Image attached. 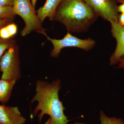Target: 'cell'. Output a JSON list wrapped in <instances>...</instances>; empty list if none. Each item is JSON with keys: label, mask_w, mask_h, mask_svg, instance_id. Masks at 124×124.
Masks as SVG:
<instances>
[{"label": "cell", "mask_w": 124, "mask_h": 124, "mask_svg": "<svg viewBox=\"0 0 124 124\" xmlns=\"http://www.w3.org/2000/svg\"><path fill=\"white\" fill-rule=\"evenodd\" d=\"M117 3H120V4H122V3L124 2V0H116Z\"/></svg>", "instance_id": "obj_23"}, {"label": "cell", "mask_w": 124, "mask_h": 124, "mask_svg": "<svg viewBox=\"0 0 124 124\" xmlns=\"http://www.w3.org/2000/svg\"><path fill=\"white\" fill-rule=\"evenodd\" d=\"M6 26L0 29V38L3 39L8 40L11 39L12 37Z\"/></svg>", "instance_id": "obj_15"}, {"label": "cell", "mask_w": 124, "mask_h": 124, "mask_svg": "<svg viewBox=\"0 0 124 124\" xmlns=\"http://www.w3.org/2000/svg\"><path fill=\"white\" fill-rule=\"evenodd\" d=\"M26 121L18 107L0 104V124H24Z\"/></svg>", "instance_id": "obj_8"}, {"label": "cell", "mask_w": 124, "mask_h": 124, "mask_svg": "<svg viewBox=\"0 0 124 124\" xmlns=\"http://www.w3.org/2000/svg\"><path fill=\"white\" fill-rule=\"evenodd\" d=\"M62 0H46L44 5L36 11L37 14L41 22L43 23L48 18L52 22L58 6Z\"/></svg>", "instance_id": "obj_9"}, {"label": "cell", "mask_w": 124, "mask_h": 124, "mask_svg": "<svg viewBox=\"0 0 124 124\" xmlns=\"http://www.w3.org/2000/svg\"><path fill=\"white\" fill-rule=\"evenodd\" d=\"M13 8L15 14L19 16L24 21L25 26L20 32L22 36H26L33 31L45 37L47 35L46 29L42 26L30 0H15Z\"/></svg>", "instance_id": "obj_3"}, {"label": "cell", "mask_w": 124, "mask_h": 124, "mask_svg": "<svg viewBox=\"0 0 124 124\" xmlns=\"http://www.w3.org/2000/svg\"><path fill=\"white\" fill-rule=\"evenodd\" d=\"M73 124H85V123H82V122H76V121H75L74 122V123Z\"/></svg>", "instance_id": "obj_24"}, {"label": "cell", "mask_w": 124, "mask_h": 124, "mask_svg": "<svg viewBox=\"0 0 124 124\" xmlns=\"http://www.w3.org/2000/svg\"><path fill=\"white\" fill-rule=\"evenodd\" d=\"M16 43L15 41L12 38L8 40L0 38V60L6 50Z\"/></svg>", "instance_id": "obj_13"}, {"label": "cell", "mask_w": 124, "mask_h": 124, "mask_svg": "<svg viewBox=\"0 0 124 124\" xmlns=\"http://www.w3.org/2000/svg\"><path fill=\"white\" fill-rule=\"evenodd\" d=\"M6 26L12 38H13L17 33V26L13 22L9 23Z\"/></svg>", "instance_id": "obj_14"}, {"label": "cell", "mask_w": 124, "mask_h": 124, "mask_svg": "<svg viewBox=\"0 0 124 124\" xmlns=\"http://www.w3.org/2000/svg\"><path fill=\"white\" fill-rule=\"evenodd\" d=\"M16 82L12 80L0 79V102L4 104L8 101Z\"/></svg>", "instance_id": "obj_10"}, {"label": "cell", "mask_w": 124, "mask_h": 124, "mask_svg": "<svg viewBox=\"0 0 124 124\" xmlns=\"http://www.w3.org/2000/svg\"><path fill=\"white\" fill-rule=\"evenodd\" d=\"M19 46L14 44L2 55L0 60L1 79L17 81L21 77Z\"/></svg>", "instance_id": "obj_4"}, {"label": "cell", "mask_w": 124, "mask_h": 124, "mask_svg": "<svg viewBox=\"0 0 124 124\" xmlns=\"http://www.w3.org/2000/svg\"><path fill=\"white\" fill-rule=\"evenodd\" d=\"M118 64V68H124V55L120 59Z\"/></svg>", "instance_id": "obj_19"}, {"label": "cell", "mask_w": 124, "mask_h": 124, "mask_svg": "<svg viewBox=\"0 0 124 124\" xmlns=\"http://www.w3.org/2000/svg\"><path fill=\"white\" fill-rule=\"evenodd\" d=\"M45 124H59L58 122L54 119L53 118L50 117L47 120V121L45 122Z\"/></svg>", "instance_id": "obj_21"}, {"label": "cell", "mask_w": 124, "mask_h": 124, "mask_svg": "<svg viewBox=\"0 0 124 124\" xmlns=\"http://www.w3.org/2000/svg\"><path fill=\"white\" fill-rule=\"evenodd\" d=\"M61 86L62 82L59 79L51 82L42 80L36 82L35 94L31 102L38 103L33 115L36 116L40 112L38 115L40 122L46 115L55 120L59 124H67L70 121L64 114L66 108L59 100V92Z\"/></svg>", "instance_id": "obj_2"}, {"label": "cell", "mask_w": 124, "mask_h": 124, "mask_svg": "<svg viewBox=\"0 0 124 124\" xmlns=\"http://www.w3.org/2000/svg\"><path fill=\"white\" fill-rule=\"evenodd\" d=\"M15 0H0V6H13Z\"/></svg>", "instance_id": "obj_16"}, {"label": "cell", "mask_w": 124, "mask_h": 124, "mask_svg": "<svg viewBox=\"0 0 124 124\" xmlns=\"http://www.w3.org/2000/svg\"><path fill=\"white\" fill-rule=\"evenodd\" d=\"M13 20L9 19H0V29L9 23H13Z\"/></svg>", "instance_id": "obj_17"}, {"label": "cell", "mask_w": 124, "mask_h": 124, "mask_svg": "<svg viewBox=\"0 0 124 124\" xmlns=\"http://www.w3.org/2000/svg\"><path fill=\"white\" fill-rule=\"evenodd\" d=\"M109 22L111 33L116 41L115 49L109 59V64L112 66L118 64L120 59L124 55V27L117 22Z\"/></svg>", "instance_id": "obj_7"}, {"label": "cell", "mask_w": 124, "mask_h": 124, "mask_svg": "<svg viewBox=\"0 0 124 124\" xmlns=\"http://www.w3.org/2000/svg\"><path fill=\"white\" fill-rule=\"evenodd\" d=\"M99 17L109 22H118L119 13L116 0H84Z\"/></svg>", "instance_id": "obj_6"}, {"label": "cell", "mask_w": 124, "mask_h": 124, "mask_svg": "<svg viewBox=\"0 0 124 124\" xmlns=\"http://www.w3.org/2000/svg\"><path fill=\"white\" fill-rule=\"evenodd\" d=\"M46 37L52 43L53 48L50 52L52 57H59L63 49L67 47H76L85 51H88L93 49L96 44L95 41L91 38L81 39L72 35L68 32L63 38L60 39L51 38L47 35Z\"/></svg>", "instance_id": "obj_5"}, {"label": "cell", "mask_w": 124, "mask_h": 124, "mask_svg": "<svg viewBox=\"0 0 124 124\" xmlns=\"http://www.w3.org/2000/svg\"><path fill=\"white\" fill-rule=\"evenodd\" d=\"M99 17L84 0H62L55 11L54 21L63 25L69 33H84Z\"/></svg>", "instance_id": "obj_1"}, {"label": "cell", "mask_w": 124, "mask_h": 124, "mask_svg": "<svg viewBox=\"0 0 124 124\" xmlns=\"http://www.w3.org/2000/svg\"><path fill=\"white\" fill-rule=\"evenodd\" d=\"M37 0H31V3L32 5V6L35 9L36 4Z\"/></svg>", "instance_id": "obj_22"}, {"label": "cell", "mask_w": 124, "mask_h": 124, "mask_svg": "<svg viewBox=\"0 0 124 124\" xmlns=\"http://www.w3.org/2000/svg\"><path fill=\"white\" fill-rule=\"evenodd\" d=\"M117 11L118 13H124V2L118 6L117 7Z\"/></svg>", "instance_id": "obj_20"}, {"label": "cell", "mask_w": 124, "mask_h": 124, "mask_svg": "<svg viewBox=\"0 0 124 124\" xmlns=\"http://www.w3.org/2000/svg\"><path fill=\"white\" fill-rule=\"evenodd\" d=\"M16 16L14 13L13 6H0V19L14 20Z\"/></svg>", "instance_id": "obj_12"}, {"label": "cell", "mask_w": 124, "mask_h": 124, "mask_svg": "<svg viewBox=\"0 0 124 124\" xmlns=\"http://www.w3.org/2000/svg\"><path fill=\"white\" fill-rule=\"evenodd\" d=\"M101 124H124L123 119L115 117H109L103 111H101L99 118Z\"/></svg>", "instance_id": "obj_11"}, {"label": "cell", "mask_w": 124, "mask_h": 124, "mask_svg": "<svg viewBox=\"0 0 124 124\" xmlns=\"http://www.w3.org/2000/svg\"><path fill=\"white\" fill-rule=\"evenodd\" d=\"M118 23L124 27V13H121L119 15Z\"/></svg>", "instance_id": "obj_18"}]
</instances>
